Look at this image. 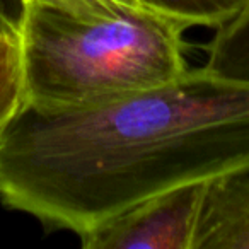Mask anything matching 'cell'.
<instances>
[{"mask_svg": "<svg viewBox=\"0 0 249 249\" xmlns=\"http://www.w3.org/2000/svg\"><path fill=\"white\" fill-rule=\"evenodd\" d=\"M21 0H0V33L19 35L22 22Z\"/></svg>", "mask_w": 249, "mask_h": 249, "instance_id": "cell-9", "label": "cell"}, {"mask_svg": "<svg viewBox=\"0 0 249 249\" xmlns=\"http://www.w3.org/2000/svg\"><path fill=\"white\" fill-rule=\"evenodd\" d=\"M193 249H249V164L207 181Z\"/></svg>", "mask_w": 249, "mask_h": 249, "instance_id": "cell-4", "label": "cell"}, {"mask_svg": "<svg viewBox=\"0 0 249 249\" xmlns=\"http://www.w3.org/2000/svg\"><path fill=\"white\" fill-rule=\"evenodd\" d=\"M186 31L157 12L86 19L24 5L26 104L86 107L173 82L190 69Z\"/></svg>", "mask_w": 249, "mask_h": 249, "instance_id": "cell-2", "label": "cell"}, {"mask_svg": "<svg viewBox=\"0 0 249 249\" xmlns=\"http://www.w3.org/2000/svg\"><path fill=\"white\" fill-rule=\"evenodd\" d=\"M249 164V84L190 67L86 107L26 104L0 137V201L46 231L87 232L154 195Z\"/></svg>", "mask_w": 249, "mask_h": 249, "instance_id": "cell-1", "label": "cell"}, {"mask_svg": "<svg viewBox=\"0 0 249 249\" xmlns=\"http://www.w3.org/2000/svg\"><path fill=\"white\" fill-rule=\"evenodd\" d=\"M207 183L154 195L79 235L84 249H193Z\"/></svg>", "mask_w": 249, "mask_h": 249, "instance_id": "cell-3", "label": "cell"}, {"mask_svg": "<svg viewBox=\"0 0 249 249\" xmlns=\"http://www.w3.org/2000/svg\"><path fill=\"white\" fill-rule=\"evenodd\" d=\"M157 14L169 18L184 29L210 28L227 21L246 0H139Z\"/></svg>", "mask_w": 249, "mask_h": 249, "instance_id": "cell-6", "label": "cell"}, {"mask_svg": "<svg viewBox=\"0 0 249 249\" xmlns=\"http://www.w3.org/2000/svg\"><path fill=\"white\" fill-rule=\"evenodd\" d=\"M24 5H43L86 19L120 18L137 12H154L139 0H21Z\"/></svg>", "mask_w": 249, "mask_h": 249, "instance_id": "cell-8", "label": "cell"}, {"mask_svg": "<svg viewBox=\"0 0 249 249\" xmlns=\"http://www.w3.org/2000/svg\"><path fill=\"white\" fill-rule=\"evenodd\" d=\"M0 35H9V33H0Z\"/></svg>", "mask_w": 249, "mask_h": 249, "instance_id": "cell-10", "label": "cell"}, {"mask_svg": "<svg viewBox=\"0 0 249 249\" xmlns=\"http://www.w3.org/2000/svg\"><path fill=\"white\" fill-rule=\"evenodd\" d=\"M26 103L19 35H0V137Z\"/></svg>", "mask_w": 249, "mask_h": 249, "instance_id": "cell-7", "label": "cell"}, {"mask_svg": "<svg viewBox=\"0 0 249 249\" xmlns=\"http://www.w3.org/2000/svg\"><path fill=\"white\" fill-rule=\"evenodd\" d=\"M203 52L207 70L224 79L249 84V0L213 29Z\"/></svg>", "mask_w": 249, "mask_h": 249, "instance_id": "cell-5", "label": "cell"}]
</instances>
